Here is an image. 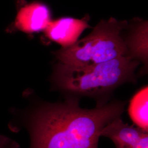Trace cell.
<instances>
[{
	"instance_id": "obj_8",
	"label": "cell",
	"mask_w": 148,
	"mask_h": 148,
	"mask_svg": "<svg viewBox=\"0 0 148 148\" xmlns=\"http://www.w3.org/2000/svg\"><path fill=\"white\" fill-rule=\"evenodd\" d=\"M147 25L144 23L137 29L130 38L125 41L128 56L132 58L140 60L144 63L147 62L148 58V40H147Z\"/></svg>"
},
{
	"instance_id": "obj_4",
	"label": "cell",
	"mask_w": 148,
	"mask_h": 148,
	"mask_svg": "<svg viewBox=\"0 0 148 148\" xmlns=\"http://www.w3.org/2000/svg\"><path fill=\"white\" fill-rule=\"evenodd\" d=\"M51 11L46 4L34 1L21 5L10 30L32 34L45 31L51 21Z\"/></svg>"
},
{
	"instance_id": "obj_7",
	"label": "cell",
	"mask_w": 148,
	"mask_h": 148,
	"mask_svg": "<svg viewBox=\"0 0 148 148\" xmlns=\"http://www.w3.org/2000/svg\"><path fill=\"white\" fill-rule=\"evenodd\" d=\"M148 89L145 87L138 91L130 101L128 112L132 121L138 127L147 131Z\"/></svg>"
},
{
	"instance_id": "obj_5",
	"label": "cell",
	"mask_w": 148,
	"mask_h": 148,
	"mask_svg": "<svg viewBox=\"0 0 148 148\" xmlns=\"http://www.w3.org/2000/svg\"><path fill=\"white\" fill-rule=\"evenodd\" d=\"M101 136L110 139L116 148H148V132L124 123L120 117L103 129Z\"/></svg>"
},
{
	"instance_id": "obj_6",
	"label": "cell",
	"mask_w": 148,
	"mask_h": 148,
	"mask_svg": "<svg viewBox=\"0 0 148 148\" xmlns=\"http://www.w3.org/2000/svg\"><path fill=\"white\" fill-rule=\"evenodd\" d=\"M90 27L85 18L76 19L64 17L51 21L45 30V35L48 40L68 47L76 41L82 32Z\"/></svg>"
},
{
	"instance_id": "obj_9",
	"label": "cell",
	"mask_w": 148,
	"mask_h": 148,
	"mask_svg": "<svg viewBox=\"0 0 148 148\" xmlns=\"http://www.w3.org/2000/svg\"><path fill=\"white\" fill-rule=\"evenodd\" d=\"M0 148H20L19 145L10 138L0 135Z\"/></svg>"
},
{
	"instance_id": "obj_2",
	"label": "cell",
	"mask_w": 148,
	"mask_h": 148,
	"mask_svg": "<svg viewBox=\"0 0 148 148\" xmlns=\"http://www.w3.org/2000/svg\"><path fill=\"white\" fill-rule=\"evenodd\" d=\"M139 61L125 56L104 63L84 67L58 64L53 79L59 88L76 95H101L134 79Z\"/></svg>"
},
{
	"instance_id": "obj_3",
	"label": "cell",
	"mask_w": 148,
	"mask_h": 148,
	"mask_svg": "<svg viewBox=\"0 0 148 148\" xmlns=\"http://www.w3.org/2000/svg\"><path fill=\"white\" fill-rule=\"evenodd\" d=\"M126 23L113 18L101 21L88 36L56 51L54 54L59 63L84 67L128 56L126 44L120 34Z\"/></svg>"
},
{
	"instance_id": "obj_1",
	"label": "cell",
	"mask_w": 148,
	"mask_h": 148,
	"mask_svg": "<svg viewBox=\"0 0 148 148\" xmlns=\"http://www.w3.org/2000/svg\"><path fill=\"white\" fill-rule=\"evenodd\" d=\"M123 110L120 102L92 109L80 108L75 99L44 105L29 120L30 148H98L101 131Z\"/></svg>"
}]
</instances>
